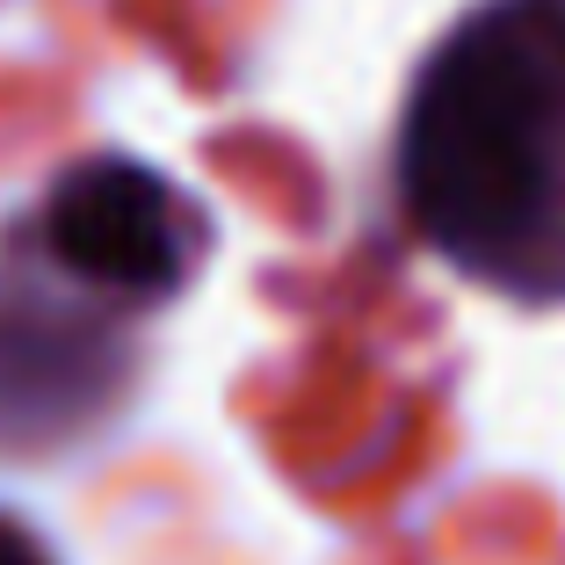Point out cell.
<instances>
[{
    "instance_id": "1",
    "label": "cell",
    "mask_w": 565,
    "mask_h": 565,
    "mask_svg": "<svg viewBox=\"0 0 565 565\" xmlns=\"http://www.w3.org/2000/svg\"><path fill=\"white\" fill-rule=\"evenodd\" d=\"M406 233L465 282L565 305V0H471L392 124Z\"/></svg>"
},
{
    "instance_id": "2",
    "label": "cell",
    "mask_w": 565,
    "mask_h": 565,
    "mask_svg": "<svg viewBox=\"0 0 565 565\" xmlns=\"http://www.w3.org/2000/svg\"><path fill=\"white\" fill-rule=\"evenodd\" d=\"M152 370L146 319L87 298L0 211V465H58L117 428Z\"/></svg>"
},
{
    "instance_id": "3",
    "label": "cell",
    "mask_w": 565,
    "mask_h": 565,
    "mask_svg": "<svg viewBox=\"0 0 565 565\" xmlns=\"http://www.w3.org/2000/svg\"><path fill=\"white\" fill-rule=\"evenodd\" d=\"M22 225L58 276L131 319H160L196 290L217 247V217L167 167L138 152H81L22 203Z\"/></svg>"
},
{
    "instance_id": "4",
    "label": "cell",
    "mask_w": 565,
    "mask_h": 565,
    "mask_svg": "<svg viewBox=\"0 0 565 565\" xmlns=\"http://www.w3.org/2000/svg\"><path fill=\"white\" fill-rule=\"evenodd\" d=\"M0 565H66V558H58V544H51L30 515L0 508Z\"/></svg>"
}]
</instances>
